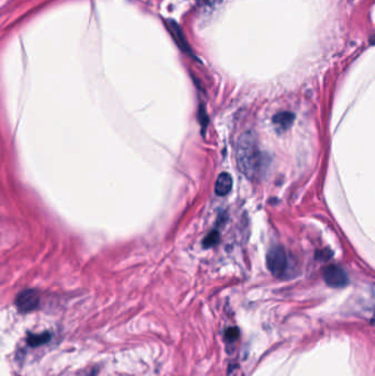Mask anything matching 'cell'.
<instances>
[{
  "label": "cell",
  "instance_id": "cell-1",
  "mask_svg": "<svg viewBox=\"0 0 375 376\" xmlns=\"http://www.w3.org/2000/svg\"><path fill=\"white\" fill-rule=\"evenodd\" d=\"M237 163L240 171L249 178L256 177L262 171L263 156L251 132L243 133L238 141Z\"/></svg>",
  "mask_w": 375,
  "mask_h": 376
},
{
  "label": "cell",
  "instance_id": "cell-2",
  "mask_svg": "<svg viewBox=\"0 0 375 376\" xmlns=\"http://www.w3.org/2000/svg\"><path fill=\"white\" fill-rule=\"evenodd\" d=\"M266 265L268 271L274 276H276V277L284 276L287 265H289V261H287L286 252L282 246H273L268 250L266 255Z\"/></svg>",
  "mask_w": 375,
  "mask_h": 376
},
{
  "label": "cell",
  "instance_id": "cell-3",
  "mask_svg": "<svg viewBox=\"0 0 375 376\" xmlns=\"http://www.w3.org/2000/svg\"><path fill=\"white\" fill-rule=\"evenodd\" d=\"M324 280L328 286L333 287V289H341L349 283L347 273L337 265H330L325 268Z\"/></svg>",
  "mask_w": 375,
  "mask_h": 376
},
{
  "label": "cell",
  "instance_id": "cell-4",
  "mask_svg": "<svg viewBox=\"0 0 375 376\" xmlns=\"http://www.w3.org/2000/svg\"><path fill=\"white\" fill-rule=\"evenodd\" d=\"M16 305L21 313H30L40 305V295L37 291L27 290L21 292L16 299Z\"/></svg>",
  "mask_w": 375,
  "mask_h": 376
},
{
  "label": "cell",
  "instance_id": "cell-5",
  "mask_svg": "<svg viewBox=\"0 0 375 376\" xmlns=\"http://www.w3.org/2000/svg\"><path fill=\"white\" fill-rule=\"evenodd\" d=\"M295 116L292 113H287V111H283V113H279L277 115H275L273 117V122L275 127H276V130L282 133L285 132L286 130L292 127L293 122H294Z\"/></svg>",
  "mask_w": 375,
  "mask_h": 376
},
{
  "label": "cell",
  "instance_id": "cell-6",
  "mask_svg": "<svg viewBox=\"0 0 375 376\" xmlns=\"http://www.w3.org/2000/svg\"><path fill=\"white\" fill-rule=\"evenodd\" d=\"M232 177L228 173H222L217 178L215 185V192L218 196H226L230 193L232 188Z\"/></svg>",
  "mask_w": 375,
  "mask_h": 376
},
{
  "label": "cell",
  "instance_id": "cell-7",
  "mask_svg": "<svg viewBox=\"0 0 375 376\" xmlns=\"http://www.w3.org/2000/svg\"><path fill=\"white\" fill-rule=\"evenodd\" d=\"M167 23H168V27H169V29H171V32L174 35L175 40H176V42H177L179 48L183 50L184 52L189 53V54H192L190 45H189V43H187V41H186L184 34H183V31L180 30L179 26L173 20H168Z\"/></svg>",
  "mask_w": 375,
  "mask_h": 376
},
{
  "label": "cell",
  "instance_id": "cell-8",
  "mask_svg": "<svg viewBox=\"0 0 375 376\" xmlns=\"http://www.w3.org/2000/svg\"><path fill=\"white\" fill-rule=\"evenodd\" d=\"M51 336L48 333H41V334H29L28 336V344L31 346H39L41 344L48 343L50 341Z\"/></svg>",
  "mask_w": 375,
  "mask_h": 376
},
{
  "label": "cell",
  "instance_id": "cell-9",
  "mask_svg": "<svg viewBox=\"0 0 375 376\" xmlns=\"http://www.w3.org/2000/svg\"><path fill=\"white\" fill-rule=\"evenodd\" d=\"M226 340L229 342H232L239 337V330L237 328H230L226 331Z\"/></svg>",
  "mask_w": 375,
  "mask_h": 376
},
{
  "label": "cell",
  "instance_id": "cell-10",
  "mask_svg": "<svg viewBox=\"0 0 375 376\" xmlns=\"http://www.w3.org/2000/svg\"><path fill=\"white\" fill-rule=\"evenodd\" d=\"M218 239H219L218 233H217V232H212L206 238V240H205V245H206V246H213L217 242V241H218Z\"/></svg>",
  "mask_w": 375,
  "mask_h": 376
},
{
  "label": "cell",
  "instance_id": "cell-11",
  "mask_svg": "<svg viewBox=\"0 0 375 376\" xmlns=\"http://www.w3.org/2000/svg\"><path fill=\"white\" fill-rule=\"evenodd\" d=\"M197 2L202 5H210L214 3V0H197Z\"/></svg>",
  "mask_w": 375,
  "mask_h": 376
}]
</instances>
